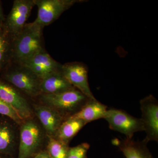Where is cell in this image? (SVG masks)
I'll list each match as a JSON object with an SVG mask.
<instances>
[{"mask_svg":"<svg viewBox=\"0 0 158 158\" xmlns=\"http://www.w3.org/2000/svg\"><path fill=\"white\" fill-rule=\"evenodd\" d=\"M43 30L34 22L26 24L12 40L11 62L22 63L44 49Z\"/></svg>","mask_w":158,"mask_h":158,"instance_id":"cell-1","label":"cell"},{"mask_svg":"<svg viewBox=\"0 0 158 158\" xmlns=\"http://www.w3.org/2000/svg\"><path fill=\"white\" fill-rule=\"evenodd\" d=\"M90 99L76 88L57 94H40L44 104L57 110L65 119L78 112Z\"/></svg>","mask_w":158,"mask_h":158,"instance_id":"cell-2","label":"cell"},{"mask_svg":"<svg viewBox=\"0 0 158 158\" xmlns=\"http://www.w3.org/2000/svg\"><path fill=\"white\" fill-rule=\"evenodd\" d=\"M3 71V78L16 89L32 97L41 94V80L26 66L11 62Z\"/></svg>","mask_w":158,"mask_h":158,"instance_id":"cell-3","label":"cell"},{"mask_svg":"<svg viewBox=\"0 0 158 158\" xmlns=\"http://www.w3.org/2000/svg\"><path fill=\"white\" fill-rule=\"evenodd\" d=\"M40 127L32 118L27 119L21 124L17 158H33L40 150L43 140Z\"/></svg>","mask_w":158,"mask_h":158,"instance_id":"cell-4","label":"cell"},{"mask_svg":"<svg viewBox=\"0 0 158 158\" xmlns=\"http://www.w3.org/2000/svg\"><path fill=\"white\" fill-rule=\"evenodd\" d=\"M38 8V14L34 23L44 29L58 19L61 15L74 4L82 0H34Z\"/></svg>","mask_w":158,"mask_h":158,"instance_id":"cell-5","label":"cell"},{"mask_svg":"<svg viewBox=\"0 0 158 158\" xmlns=\"http://www.w3.org/2000/svg\"><path fill=\"white\" fill-rule=\"evenodd\" d=\"M104 119L108 122L110 129L123 134L127 139H132L135 133L144 131L141 118L123 110L108 109Z\"/></svg>","mask_w":158,"mask_h":158,"instance_id":"cell-6","label":"cell"},{"mask_svg":"<svg viewBox=\"0 0 158 158\" xmlns=\"http://www.w3.org/2000/svg\"><path fill=\"white\" fill-rule=\"evenodd\" d=\"M35 6L34 0H15L10 13L6 18L4 26L11 39L19 34L26 25Z\"/></svg>","mask_w":158,"mask_h":158,"instance_id":"cell-7","label":"cell"},{"mask_svg":"<svg viewBox=\"0 0 158 158\" xmlns=\"http://www.w3.org/2000/svg\"><path fill=\"white\" fill-rule=\"evenodd\" d=\"M141 120L144 131L146 133L145 139L150 141H158V102L152 94L145 97L140 101Z\"/></svg>","mask_w":158,"mask_h":158,"instance_id":"cell-8","label":"cell"},{"mask_svg":"<svg viewBox=\"0 0 158 158\" xmlns=\"http://www.w3.org/2000/svg\"><path fill=\"white\" fill-rule=\"evenodd\" d=\"M61 71L69 83L88 98H95L90 90L88 81V68L82 62H72L62 65Z\"/></svg>","mask_w":158,"mask_h":158,"instance_id":"cell-9","label":"cell"},{"mask_svg":"<svg viewBox=\"0 0 158 158\" xmlns=\"http://www.w3.org/2000/svg\"><path fill=\"white\" fill-rule=\"evenodd\" d=\"M19 64L29 69L41 80L61 70L62 66L50 56L44 48Z\"/></svg>","mask_w":158,"mask_h":158,"instance_id":"cell-10","label":"cell"},{"mask_svg":"<svg viewBox=\"0 0 158 158\" xmlns=\"http://www.w3.org/2000/svg\"><path fill=\"white\" fill-rule=\"evenodd\" d=\"M0 98L13 108L23 120L32 118L33 112L27 100L16 88L1 81Z\"/></svg>","mask_w":158,"mask_h":158,"instance_id":"cell-11","label":"cell"},{"mask_svg":"<svg viewBox=\"0 0 158 158\" xmlns=\"http://www.w3.org/2000/svg\"><path fill=\"white\" fill-rule=\"evenodd\" d=\"M34 110L48 136L54 138L65 118L57 110L46 105L35 106Z\"/></svg>","mask_w":158,"mask_h":158,"instance_id":"cell-12","label":"cell"},{"mask_svg":"<svg viewBox=\"0 0 158 158\" xmlns=\"http://www.w3.org/2000/svg\"><path fill=\"white\" fill-rule=\"evenodd\" d=\"M148 142L145 139L135 141L126 138L114 139L113 143L119 148L126 158H154L147 147Z\"/></svg>","mask_w":158,"mask_h":158,"instance_id":"cell-13","label":"cell"},{"mask_svg":"<svg viewBox=\"0 0 158 158\" xmlns=\"http://www.w3.org/2000/svg\"><path fill=\"white\" fill-rule=\"evenodd\" d=\"M75 88L65 78L61 69L43 79L40 85L41 94H57Z\"/></svg>","mask_w":158,"mask_h":158,"instance_id":"cell-14","label":"cell"},{"mask_svg":"<svg viewBox=\"0 0 158 158\" xmlns=\"http://www.w3.org/2000/svg\"><path fill=\"white\" fill-rule=\"evenodd\" d=\"M108 110L106 105L96 99H90L78 112L70 117L79 118L87 124L100 118H104Z\"/></svg>","mask_w":158,"mask_h":158,"instance_id":"cell-15","label":"cell"},{"mask_svg":"<svg viewBox=\"0 0 158 158\" xmlns=\"http://www.w3.org/2000/svg\"><path fill=\"white\" fill-rule=\"evenodd\" d=\"M16 144L14 128L6 121H0V155L13 156Z\"/></svg>","mask_w":158,"mask_h":158,"instance_id":"cell-16","label":"cell"},{"mask_svg":"<svg viewBox=\"0 0 158 158\" xmlns=\"http://www.w3.org/2000/svg\"><path fill=\"white\" fill-rule=\"evenodd\" d=\"M86 124L81 119L69 117L62 122L54 138L69 144Z\"/></svg>","mask_w":158,"mask_h":158,"instance_id":"cell-17","label":"cell"},{"mask_svg":"<svg viewBox=\"0 0 158 158\" xmlns=\"http://www.w3.org/2000/svg\"><path fill=\"white\" fill-rule=\"evenodd\" d=\"M12 39L4 23L0 25V71L12 61Z\"/></svg>","mask_w":158,"mask_h":158,"instance_id":"cell-18","label":"cell"},{"mask_svg":"<svg viewBox=\"0 0 158 158\" xmlns=\"http://www.w3.org/2000/svg\"><path fill=\"white\" fill-rule=\"evenodd\" d=\"M69 148L68 144L49 136L46 151L52 158H67Z\"/></svg>","mask_w":158,"mask_h":158,"instance_id":"cell-19","label":"cell"},{"mask_svg":"<svg viewBox=\"0 0 158 158\" xmlns=\"http://www.w3.org/2000/svg\"><path fill=\"white\" fill-rule=\"evenodd\" d=\"M0 114L9 117L19 124H21L24 121L13 108L1 98Z\"/></svg>","mask_w":158,"mask_h":158,"instance_id":"cell-20","label":"cell"},{"mask_svg":"<svg viewBox=\"0 0 158 158\" xmlns=\"http://www.w3.org/2000/svg\"><path fill=\"white\" fill-rule=\"evenodd\" d=\"M90 147V144L87 143L69 147L66 158H88L87 153Z\"/></svg>","mask_w":158,"mask_h":158,"instance_id":"cell-21","label":"cell"},{"mask_svg":"<svg viewBox=\"0 0 158 158\" xmlns=\"http://www.w3.org/2000/svg\"><path fill=\"white\" fill-rule=\"evenodd\" d=\"M33 158H52L46 150L41 151Z\"/></svg>","mask_w":158,"mask_h":158,"instance_id":"cell-22","label":"cell"},{"mask_svg":"<svg viewBox=\"0 0 158 158\" xmlns=\"http://www.w3.org/2000/svg\"><path fill=\"white\" fill-rule=\"evenodd\" d=\"M6 17L3 12L2 7V3L0 1V25H2L5 22Z\"/></svg>","mask_w":158,"mask_h":158,"instance_id":"cell-23","label":"cell"},{"mask_svg":"<svg viewBox=\"0 0 158 158\" xmlns=\"http://www.w3.org/2000/svg\"><path fill=\"white\" fill-rule=\"evenodd\" d=\"M0 158H12V157L10 156L6 155H0Z\"/></svg>","mask_w":158,"mask_h":158,"instance_id":"cell-24","label":"cell"}]
</instances>
